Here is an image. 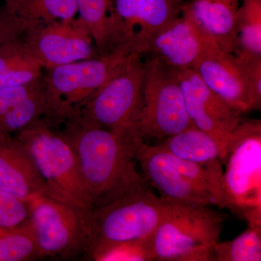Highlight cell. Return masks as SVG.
<instances>
[{
    "label": "cell",
    "instance_id": "6da1fadb",
    "mask_svg": "<svg viewBox=\"0 0 261 261\" xmlns=\"http://www.w3.org/2000/svg\"><path fill=\"white\" fill-rule=\"evenodd\" d=\"M56 130L74 149L93 209L133 191L147 182L136 166V153L145 140L106 129L79 115Z\"/></svg>",
    "mask_w": 261,
    "mask_h": 261
},
{
    "label": "cell",
    "instance_id": "7a4b0ae2",
    "mask_svg": "<svg viewBox=\"0 0 261 261\" xmlns=\"http://www.w3.org/2000/svg\"><path fill=\"white\" fill-rule=\"evenodd\" d=\"M135 53L118 48L102 56L44 70L47 113L43 121L57 129L82 108Z\"/></svg>",
    "mask_w": 261,
    "mask_h": 261
},
{
    "label": "cell",
    "instance_id": "3957f363",
    "mask_svg": "<svg viewBox=\"0 0 261 261\" xmlns=\"http://www.w3.org/2000/svg\"><path fill=\"white\" fill-rule=\"evenodd\" d=\"M165 202L162 219L150 238L154 260H214L224 216L208 205Z\"/></svg>",
    "mask_w": 261,
    "mask_h": 261
},
{
    "label": "cell",
    "instance_id": "277c9868",
    "mask_svg": "<svg viewBox=\"0 0 261 261\" xmlns=\"http://www.w3.org/2000/svg\"><path fill=\"white\" fill-rule=\"evenodd\" d=\"M13 136L32 157L45 184V195L93 210L74 149L59 130L42 119Z\"/></svg>",
    "mask_w": 261,
    "mask_h": 261
},
{
    "label": "cell",
    "instance_id": "5b68a950",
    "mask_svg": "<svg viewBox=\"0 0 261 261\" xmlns=\"http://www.w3.org/2000/svg\"><path fill=\"white\" fill-rule=\"evenodd\" d=\"M165 207V201L145 183L93 209L89 216L90 242L85 255L111 244L151 238L162 219Z\"/></svg>",
    "mask_w": 261,
    "mask_h": 261
},
{
    "label": "cell",
    "instance_id": "8992f818",
    "mask_svg": "<svg viewBox=\"0 0 261 261\" xmlns=\"http://www.w3.org/2000/svg\"><path fill=\"white\" fill-rule=\"evenodd\" d=\"M141 56L137 53L132 54L121 70L103 86L77 115L101 128L143 139L140 134V121L145 65Z\"/></svg>",
    "mask_w": 261,
    "mask_h": 261
},
{
    "label": "cell",
    "instance_id": "52a82bcc",
    "mask_svg": "<svg viewBox=\"0 0 261 261\" xmlns=\"http://www.w3.org/2000/svg\"><path fill=\"white\" fill-rule=\"evenodd\" d=\"M28 202L30 224L41 259L84 257L90 242V213L45 194Z\"/></svg>",
    "mask_w": 261,
    "mask_h": 261
},
{
    "label": "cell",
    "instance_id": "ba28073f",
    "mask_svg": "<svg viewBox=\"0 0 261 261\" xmlns=\"http://www.w3.org/2000/svg\"><path fill=\"white\" fill-rule=\"evenodd\" d=\"M140 129L144 140H162L195 126L188 116L177 70L152 57L145 63Z\"/></svg>",
    "mask_w": 261,
    "mask_h": 261
},
{
    "label": "cell",
    "instance_id": "9c48e42d",
    "mask_svg": "<svg viewBox=\"0 0 261 261\" xmlns=\"http://www.w3.org/2000/svg\"><path fill=\"white\" fill-rule=\"evenodd\" d=\"M224 191L244 218L261 209V121L240 120L228 141Z\"/></svg>",
    "mask_w": 261,
    "mask_h": 261
},
{
    "label": "cell",
    "instance_id": "30bf717a",
    "mask_svg": "<svg viewBox=\"0 0 261 261\" xmlns=\"http://www.w3.org/2000/svg\"><path fill=\"white\" fill-rule=\"evenodd\" d=\"M181 0H113L111 51L126 48L141 56L147 42L181 14Z\"/></svg>",
    "mask_w": 261,
    "mask_h": 261
},
{
    "label": "cell",
    "instance_id": "8fae6325",
    "mask_svg": "<svg viewBox=\"0 0 261 261\" xmlns=\"http://www.w3.org/2000/svg\"><path fill=\"white\" fill-rule=\"evenodd\" d=\"M177 73L189 117L194 126L216 141L224 164L228 141L242 119V113L214 92L195 70H177Z\"/></svg>",
    "mask_w": 261,
    "mask_h": 261
},
{
    "label": "cell",
    "instance_id": "7c38bea8",
    "mask_svg": "<svg viewBox=\"0 0 261 261\" xmlns=\"http://www.w3.org/2000/svg\"><path fill=\"white\" fill-rule=\"evenodd\" d=\"M23 39L44 70L98 56L89 29L78 17L33 27Z\"/></svg>",
    "mask_w": 261,
    "mask_h": 261
},
{
    "label": "cell",
    "instance_id": "4fadbf2b",
    "mask_svg": "<svg viewBox=\"0 0 261 261\" xmlns=\"http://www.w3.org/2000/svg\"><path fill=\"white\" fill-rule=\"evenodd\" d=\"M207 86L240 113L260 109L257 104L246 68L243 62L211 43L196 62L193 68Z\"/></svg>",
    "mask_w": 261,
    "mask_h": 261
},
{
    "label": "cell",
    "instance_id": "5bb4252c",
    "mask_svg": "<svg viewBox=\"0 0 261 261\" xmlns=\"http://www.w3.org/2000/svg\"><path fill=\"white\" fill-rule=\"evenodd\" d=\"M214 41L182 5L179 16L147 42L144 54L149 53L175 69H188L193 68L202 53Z\"/></svg>",
    "mask_w": 261,
    "mask_h": 261
},
{
    "label": "cell",
    "instance_id": "9a60e30c",
    "mask_svg": "<svg viewBox=\"0 0 261 261\" xmlns=\"http://www.w3.org/2000/svg\"><path fill=\"white\" fill-rule=\"evenodd\" d=\"M135 159L144 179L159 192L162 200L178 203L215 205L210 194L182 176L169 162L166 152L157 146L142 142Z\"/></svg>",
    "mask_w": 261,
    "mask_h": 261
},
{
    "label": "cell",
    "instance_id": "2e32d148",
    "mask_svg": "<svg viewBox=\"0 0 261 261\" xmlns=\"http://www.w3.org/2000/svg\"><path fill=\"white\" fill-rule=\"evenodd\" d=\"M0 190L28 201L46 186L28 151L15 136L0 132Z\"/></svg>",
    "mask_w": 261,
    "mask_h": 261
},
{
    "label": "cell",
    "instance_id": "e0dca14e",
    "mask_svg": "<svg viewBox=\"0 0 261 261\" xmlns=\"http://www.w3.org/2000/svg\"><path fill=\"white\" fill-rule=\"evenodd\" d=\"M240 5V0H194L185 7L222 50L233 54L238 42Z\"/></svg>",
    "mask_w": 261,
    "mask_h": 261
},
{
    "label": "cell",
    "instance_id": "ac0fdd59",
    "mask_svg": "<svg viewBox=\"0 0 261 261\" xmlns=\"http://www.w3.org/2000/svg\"><path fill=\"white\" fill-rule=\"evenodd\" d=\"M155 145L174 157L190 162L207 163L220 160V149L216 141L196 126L162 139L161 143Z\"/></svg>",
    "mask_w": 261,
    "mask_h": 261
},
{
    "label": "cell",
    "instance_id": "d6986e66",
    "mask_svg": "<svg viewBox=\"0 0 261 261\" xmlns=\"http://www.w3.org/2000/svg\"><path fill=\"white\" fill-rule=\"evenodd\" d=\"M5 5L34 27L70 21L78 16L76 0H5Z\"/></svg>",
    "mask_w": 261,
    "mask_h": 261
},
{
    "label": "cell",
    "instance_id": "ffe728a7",
    "mask_svg": "<svg viewBox=\"0 0 261 261\" xmlns=\"http://www.w3.org/2000/svg\"><path fill=\"white\" fill-rule=\"evenodd\" d=\"M113 0H76L78 18L87 25L98 56L111 53L110 23Z\"/></svg>",
    "mask_w": 261,
    "mask_h": 261
},
{
    "label": "cell",
    "instance_id": "44dd1931",
    "mask_svg": "<svg viewBox=\"0 0 261 261\" xmlns=\"http://www.w3.org/2000/svg\"><path fill=\"white\" fill-rule=\"evenodd\" d=\"M238 23V42L233 54L261 56V0H242Z\"/></svg>",
    "mask_w": 261,
    "mask_h": 261
},
{
    "label": "cell",
    "instance_id": "7402d4cb",
    "mask_svg": "<svg viewBox=\"0 0 261 261\" xmlns=\"http://www.w3.org/2000/svg\"><path fill=\"white\" fill-rule=\"evenodd\" d=\"M44 77V75H43ZM45 84L0 120V132L15 135L39 120L47 113Z\"/></svg>",
    "mask_w": 261,
    "mask_h": 261
},
{
    "label": "cell",
    "instance_id": "603a6c76",
    "mask_svg": "<svg viewBox=\"0 0 261 261\" xmlns=\"http://www.w3.org/2000/svg\"><path fill=\"white\" fill-rule=\"evenodd\" d=\"M214 260L260 261L261 226H248L231 241L218 242L214 247Z\"/></svg>",
    "mask_w": 261,
    "mask_h": 261
},
{
    "label": "cell",
    "instance_id": "cb8c5ba5",
    "mask_svg": "<svg viewBox=\"0 0 261 261\" xmlns=\"http://www.w3.org/2000/svg\"><path fill=\"white\" fill-rule=\"evenodd\" d=\"M41 259L30 222L20 227L0 230V261Z\"/></svg>",
    "mask_w": 261,
    "mask_h": 261
},
{
    "label": "cell",
    "instance_id": "d4e9b609",
    "mask_svg": "<svg viewBox=\"0 0 261 261\" xmlns=\"http://www.w3.org/2000/svg\"><path fill=\"white\" fill-rule=\"evenodd\" d=\"M84 258L95 261L154 260L150 238L121 242L98 247L87 252Z\"/></svg>",
    "mask_w": 261,
    "mask_h": 261
},
{
    "label": "cell",
    "instance_id": "484cf974",
    "mask_svg": "<svg viewBox=\"0 0 261 261\" xmlns=\"http://www.w3.org/2000/svg\"><path fill=\"white\" fill-rule=\"evenodd\" d=\"M29 221L28 201L0 190V230L20 227Z\"/></svg>",
    "mask_w": 261,
    "mask_h": 261
},
{
    "label": "cell",
    "instance_id": "4316f807",
    "mask_svg": "<svg viewBox=\"0 0 261 261\" xmlns=\"http://www.w3.org/2000/svg\"><path fill=\"white\" fill-rule=\"evenodd\" d=\"M44 73V68L37 60L25 62L0 75V89L20 87L32 83Z\"/></svg>",
    "mask_w": 261,
    "mask_h": 261
},
{
    "label": "cell",
    "instance_id": "83f0119b",
    "mask_svg": "<svg viewBox=\"0 0 261 261\" xmlns=\"http://www.w3.org/2000/svg\"><path fill=\"white\" fill-rule=\"evenodd\" d=\"M32 60L37 59L29 50L23 38L6 43L0 47V75Z\"/></svg>",
    "mask_w": 261,
    "mask_h": 261
},
{
    "label": "cell",
    "instance_id": "f1b7e54d",
    "mask_svg": "<svg viewBox=\"0 0 261 261\" xmlns=\"http://www.w3.org/2000/svg\"><path fill=\"white\" fill-rule=\"evenodd\" d=\"M43 82L42 75L37 80L27 85L0 89V120L40 88Z\"/></svg>",
    "mask_w": 261,
    "mask_h": 261
},
{
    "label": "cell",
    "instance_id": "f546056e",
    "mask_svg": "<svg viewBox=\"0 0 261 261\" xmlns=\"http://www.w3.org/2000/svg\"><path fill=\"white\" fill-rule=\"evenodd\" d=\"M33 27L12 13L5 3L0 6V47L6 43L22 39Z\"/></svg>",
    "mask_w": 261,
    "mask_h": 261
}]
</instances>
